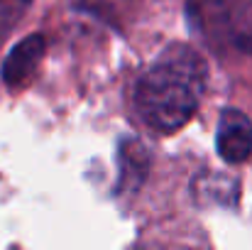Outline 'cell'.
Masks as SVG:
<instances>
[{"instance_id":"obj_2","label":"cell","mask_w":252,"mask_h":250,"mask_svg":"<svg viewBox=\"0 0 252 250\" xmlns=\"http://www.w3.org/2000/svg\"><path fill=\"white\" fill-rule=\"evenodd\" d=\"M186 17L208 47L252 54V0H189Z\"/></svg>"},{"instance_id":"obj_3","label":"cell","mask_w":252,"mask_h":250,"mask_svg":"<svg viewBox=\"0 0 252 250\" xmlns=\"http://www.w3.org/2000/svg\"><path fill=\"white\" fill-rule=\"evenodd\" d=\"M216 147L218 155L230 165H240L252 155V120L243 110L225 108L220 113Z\"/></svg>"},{"instance_id":"obj_5","label":"cell","mask_w":252,"mask_h":250,"mask_svg":"<svg viewBox=\"0 0 252 250\" xmlns=\"http://www.w3.org/2000/svg\"><path fill=\"white\" fill-rule=\"evenodd\" d=\"M30 0H0V37H5L27 10Z\"/></svg>"},{"instance_id":"obj_1","label":"cell","mask_w":252,"mask_h":250,"mask_svg":"<svg viewBox=\"0 0 252 250\" xmlns=\"http://www.w3.org/2000/svg\"><path fill=\"white\" fill-rule=\"evenodd\" d=\"M206 64L186 44L169 47L140 76L135 88V106L147 128L174 133L184 128L203 96Z\"/></svg>"},{"instance_id":"obj_4","label":"cell","mask_w":252,"mask_h":250,"mask_svg":"<svg viewBox=\"0 0 252 250\" xmlns=\"http://www.w3.org/2000/svg\"><path fill=\"white\" fill-rule=\"evenodd\" d=\"M44 47H47V42L42 35H30L17 47H12L2 64V81L7 86H20L27 81L32 76V71L37 69V64L44 54Z\"/></svg>"}]
</instances>
